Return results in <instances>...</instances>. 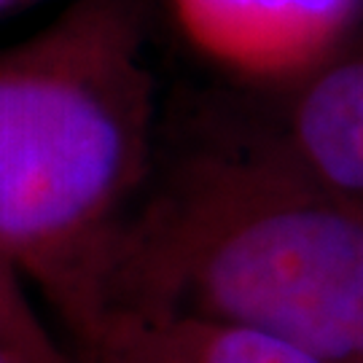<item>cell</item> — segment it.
<instances>
[{"label": "cell", "instance_id": "6da1fadb", "mask_svg": "<svg viewBox=\"0 0 363 363\" xmlns=\"http://www.w3.org/2000/svg\"><path fill=\"white\" fill-rule=\"evenodd\" d=\"M113 307L363 363V210L298 169L272 132L189 148L156 164L118 237L94 318Z\"/></svg>", "mask_w": 363, "mask_h": 363}, {"label": "cell", "instance_id": "7a4b0ae2", "mask_svg": "<svg viewBox=\"0 0 363 363\" xmlns=\"http://www.w3.org/2000/svg\"><path fill=\"white\" fill-rule=\"evenodd\" d=\"M151 0H70L0 49V250L62 320L94 318L156 167Z\"/></svg>", "mask_w": 363, "mask_h": 363}, {"label": "cell", "instance_id": "3957f363", "mask_svg": "<svg viewBox=\"0 0 363 363\" xmlns=\"http://www.w3.org/2000/svg\"><path fill=\"white\" fill-rule=\"evenodd\" d=\"M196 54L234 76L294 84L337 54L363 0H167Z\"/></svg>", "mask_w": 363, "mask_h": 363}, {"label": "cell", "instance_id": "277c9868", "mask_svg": "<svg viewBox=\"0 0 363 363\" xmlns=\"http://www.w3.org/2000/svg\"><path fill=\"white\" fill-rule=\"evenodd\" d=\"M291 86L272 138L312 181L363 210V35Z\"/></svg>", "mask_w": 363, "mask_h": 363}, {"label": "cell", "instance_id": "5b68a950", "mask_svg": "<svg viewBox=\"0 0 363 363\" xmlns=\"http://www.w3.org/2000/svg\"><path fill=\"white\" fill-rule=\"evenodd\" d=\"M73 363H323L250 328L186 312H100L65 342Z\"/></svg>", "mask_w": 363, "mask_h": 363}, {"label": "cell", "instance_id": "8992f818", "mask_svg": "<svg viewBox=\"0 0 363 363\" xmlns=\"http://www.w3.org/2000/svg\"><path fill=\"white\" fill-rule=\"evenodd\" d=\"M40 0H0V22L6 19V16H11L16 11H25L30 6H35Z\"/></svg>", "mask_w": 363, "mask_h": 363}, {"label": "cell", "instance_id": "52a82bcc", "mask_svg": "<svg viewBox=\"0 0 363 363\" xmlns=\"http://www.w3.org/2000/svg\"><path fill=\"white\" fill-rule=\"evenodd\" d=\"M0 363H22L13 352H9L6 347H0Z\"/></svg>", "mask_w": 363, "mask_h": 363}]
</instances>
